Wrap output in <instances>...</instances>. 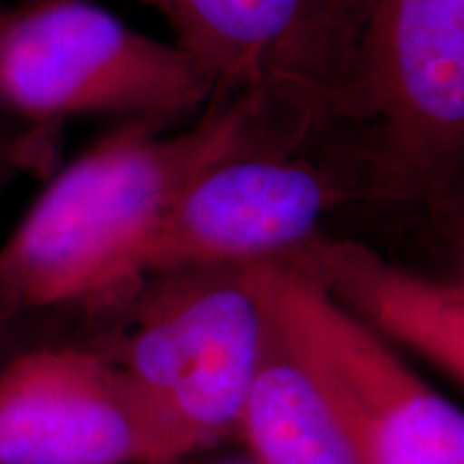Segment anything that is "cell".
<instances>
[{
  "label": "cell",
  "mask_w": 464,
  "mask_h": 464,
  "mask_svg": "<svg viewBox=\"0 0 464 464\" xmlns=\"http://www.w3.org/2000/svg\"><path fill=\"white\" fill-rule=\"evenodd\" d=\"M161 127L130 121L50 179L0 246L3 321L108 312L123 297L133 247L191 179L237 155H286L241 100H213L177 136Z\"/></svg>",
  "instance_id": "6da1fadb"
},
{
  "label": "cell",
  "mask_w": 464,
  "mask_h": 464,
  "mask_svg": "<svg viewBox=\"0 0 464 464\" xmlns=\"http://www.w3.org/2000/svg\"><path fill=\"white\" fill-rule=\"evenodd\" d=\"M324 136L370 194H443L464 153V0H342Z\"/></svg>",
  "instance_id": "7a4b0ae2"
},
{
  "label": "cell",
  "mask_w": 464,
  "mask_h": 464,
  "mask_svg": "<svg viewBox=\"0 0 464 464\" xmlns=\"http://www.w3.org/2000/svg\"><path fill=\"white\" fill-rule=\"evenodd\" d=\"M106 314L112 340L89 344L123 372L189 458L235 434L269 329L247 265L144 276Z\"/></svg>",
  "instance_id": "3957f363"
},
{
  "label": "cell",
  "mask_w": 464,
  "mask_h": 464,
  "mask_svg": "<svg viewBox=\"0 0 464 464\" xmlns=\"http://www.w3.org/2000/svg\"><path fill=\"white\" fill-rule=\"evenodd\" d=\"M213 92L181 48L91 0H26L0 14V112L28 131L86 114L166 125L202 112Z\"/></svg>",
  "instance_id": "277c9868"
},
{
  "label": "cell",
  "mask_w": 464,
  "mask_h": 464,
  "mask_svg": "<svg viewBox=\"0 0 464 464\" xmlns=\"http://www.w3.org/2000/svg\"><path fill=\"white\" fill-rule=\"evenodd\" d=\"M260 297L338 406L362 464H464V415L314 284L247 265Z\"/></svg>",
  "instance_id": "5b68a950"
},
{
  "label": "cell",
  "mask_w": 464,
  "mask_h": 464,
  "mask_svg": "<svg viewBox=\"0 0 464 464\" xmlns=\"http://www.w3.org/2000/svg\"><path fill=\"white\" fill-rule=\"evenodd\" d=\"M213 82L258 110L284 153L324 136L342 0H140ZM211 100V102H213Z\"/></svg>",
  "instance_id": "8992f818"
},
{
  "label": "cell",
  "mask_w": 464,
  "mask_h": 464,
  "mask_svg": "<svg viewBox=\"0 0 464 464\" xmlns=\"http://www.w3.org/2000/svg\"><path fill=\"white\" fill-rule=\"evenodd\" d=\"M346 196L338 174L297 153L219 161L191 179L133 247L123 297L161 271L282 258L314 237L324 213Z\"/></svg>",
  "instance_id": "52a82bcc"
},
{
  "label": "cell",
  "mask_w": 464,
  "mask_h": 464,
  "mask_svg": "<svg viewBox=\"0 0 464 464\" xmlns=\"http://www.w3.org/2000/svg\"><path fill=\"white\" fill-rule=\"evenodd\" d=\"M188 451L89 344H39L0 365V464H179Z\"/></svg>",
  "instance_id": "ba28073f"
},
{
  "label": "cell",
  "mask_w": 464,
  "mask_h": 464,
  "mask_svg": "<svg viewBox=\"0 0 464 464\" xmlns=\"http://www.w3.org/2000/svg\"><path fill=\"white\" fill-rule=\"evenodd\" d=\"M393 348L462 387L464 286L387 263L357 241L314 237L277 258Z\"/></svg>",
  "instance_id": "9c48e42d"
},
{
  "label": "cell",
  "mask_w": 464,
  "mask_h": 464,
  "mask_svg": "<svg viewBox=\"0 0 464 464\" xmlns=\"http://www.w3.org/2000/svg\"><path fill=\"white\" fill-rule=\"evenodd\" d=\"M235 434L252 464H362L327 387L271 312Z\"/></svg>",
  "instance_id": "30bf717a"
},
{
  "label": "cell",
  "mask_w": 464,
  "mask_h": 464,
  "mask_svg": "<svg viewBox=\"0 0 464 464\" xmlns=\"http://www.w3.org/2000/svg\"><path fill=\"white\" fill-rule=\"evenodd\" d=\"M50 131L0 133V191L20 172L44 168L50 158Z\"/></svg>",
  "instance_id": "8fae6325"
},
{
  "label": "cell",
  "mask_w": 464,
  "mask_h": 464,
  "mask_svg": "<svg viewBox=\"0 0 464 464\" xmlns=\"http://www.w3.org/2000/svg\"><path fill=\"white\" fill-rule=\"evenodd\" d=\"M26 327L28 324L3 321L0 318V365L7 362L9 357H14L17 351L26 348V344H22V335H24Z\"/></svg>",
  "instance_id": "7c38bea8"
},
{
  "label": "cell",
  "mask_w": 464,
  "mask_h": 464,
  "mask_svg": "<svg viewBox=\"0 0 464 464\" xmlns=\"http://www.w3.org/2000/svg\"><path fill=\"white\" fill-rule=\"evenodd\" d=\"M179 464H252L247 460V458H228V460H211V462H198L194 460V458H189V460H183Z\"/></svg>",
  "instance_id": "4fadbf2b"
},
{
  "label": "cell",
  "mask_w": 464,
  "mask_h": 464,
  "mask_svg": "<svg viewBox=\"0 0 464 464\" xmlns=\"http://www.w3.org/2000/svg\"><path fill=\"white\" fill-rule=\"evenodd\" d=\"M3 11H5V7H3V5H0V14H3Z\"/></svg>",
  "instance_id": "5bb4252c"
}]
</instances>
